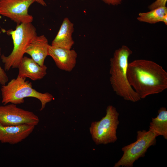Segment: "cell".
<instances>
[{"instance_id":"6","label":"cell","mask_w":167,"mask_h":167,"mask_svg":"<svg viewBox=\"0 0 167 167\" xmlns=\"http://www.w3.org/2000/svg\"><path fill=\"white\" fill-rule=\"evenodd\" d=\"M157 136L154 132L150 130L138 131L136 141L122 148L123 155L114 167H133L136 161L144 156L148 148L155 145Z\"/></svg>"},{"instance_id":"13","label":"cell","mask_w":167,"mask_h":167,"mask_svg":"<svg viewBox=\"0 0 167 167\" xmlns=\"http://www.w3.org/2000/svg\"><path fill=\"white\" fill-rule=\"evenodd\" d=\"M74 24L68 18H65L51 45L65 49H71L74 44L72 38L74 31Z\"/></svg>"},{"instance_id":"3","label":"cell","mask_w":167,"mask_h":167,"mask_svg":"<svg viewBox=\"0 0 167 167\" xmlns=\"http://www.w3.org/2000/svg\"><path fill=\"white\" fill-rule=\"evenodd\" d=\"M2 102L4 105L9 103L20 104L24 102V99L32 97L39 100L41 103L40 111L43 110L46 104L54 99L53 95L49 92L42 93L32 88V84L26 79L17 76L12 79L6 84L2 86L1 89Z\"/></svg>"},{"instance_id":"2","label":"cell","mask_w":167,"mask_h":167,"mask_svg":"<svg viewBox=\"0 0 167 167\" xmlns=\"http://www.w3.org/2000/svg\"><path fill=\"white\" fill-rule=\"evenodd\" d=\"M132 53L125 45L115 51L110 61V82L117 95L125 100L136 102L141 99L129 84L127 75L128 59Z\"/></svg>"},{"instance_id":"15","label":"cell","mask_w":167,"mask_h":167,"mask_svg":"<svg viewBox=\"0 0 167 167\" xmlns=\"http://www.w3.org/2000/svg\"><path fill=\"white\" fill-rule=\"evenodd\" d=\"M155 118H152L149 130L154 132L157 135H162L167 139V110L165 107L161 108Z\"/></svg>"},{"instance_id":"9","label":"cell","mask_w":167,"mask_h":167,"mask_svg":"<svg viewBox=\"0 0 167 167\" xmlns=\"http://www.w3.org/2000/svg\"><path fill=\"white\" fill-rule=\"evenodd\" d=\"M35 126L26 124L4 126L0 123V142L11 144H17L28 137Z\"/></svg>"},{"instance_id":"17","label":"cell","mask_w":167,"mask_h":167,"mask_svg":"<svg viewBox=\"0 0 167 167\" xmlns=\"http://www.w3.org/2000/svg\"><path fill=\"white\" fill-rule=\"evenodd\" d=\"M1 56V49L0 48V57ZM8 78L4 70L0 66V84L2 85L6 84L8 81Z\"/></svg>"},{"instance_id":"5","label":"cell","mask_w":167,"mask_h":167,"mask_svg":"<svg viewBox=\"0 0 167 167\" xmlns=\"http://www.w3.org/2000/svg\"><path fill=\"white\" fill-rule=\"evenodd\" d=\"M119 116L116 108L109 105L106 108V114L104 117L99 121L92 122L89 131L96 144H106L117 141Z\"/></svg>"},{"instance_id":"1","label":"cell","mask_w":167,"mask_h":167,"mask_svg":"<svg viewBox=\"0 0 167 167\" xmlns=\"http://www.w3.org/2000/svg\"><path fill=\"white\" fill-rule=\"evenodd\" d=\"M127 75L129 84L141 99L161 92L167 88V72L153 61H132L128 63Z\"/></svg>"},{"instance_id":"19","label":"cell","mask_w":167,"mask_h":167,"mask_svg":"<svg viewBox=\"0 0 167 167\" xmlns=\"http://www.w3.org/2000/svg\"><path fill=\"white\" fill-rule=\"evenodd\" d=\"M36 2L43 6H46V4L44 0H36Z\"/></svg>"},{"instance_id":"14","label":"cell","mask_w":167,"mask_h":167,"mask_svg":"<svg viewBox=\"0 0 167 167\" xmlns=\"http://www.w3.org/2000/svg\"><path fill=\"white\" fill-rule=\"evenodd\" d=\"M137 19L139 22L150 24H155L160 22L167 24V7H159L146 12L139 13Z\"/></svg>"},{"instance_id":"16","label":"cell","mask_w":167,"mask_h":167,"mask_svg":"<svg viewBox=\"0 0 167 167\" xmlns=\"http://www.w3.org/2000/svg\"><path fill=\"white\" fill-rule=\"evenodd\" d=\"M167 0H156L148 6L150 10H153L156 8L166 6Z\"/></svg>"},{"instance_id":"11","label":"cell","mask_w":167,"mask_h":167,"mask_svg":"<svg viewBox=\"0 0 167 167\" xmlns=\"http://www.w3.org/2000/svg\"><path fill=\"white\" fill-rule=\"evenodd\" d=\"M18 68V76L29 78L32 80H40L47 74V67L39 65L32 58L24 56Z\"/></svg>"},{"instance_id":"7","label":"cell","mask_w":167,"mask_h":167,"mask_svg":"<svg viewBox=\"0 0 167 167\" xmlns=\"http://www.w3.org/2000/svg\"><path fill=\"white\" fill-rule=\"evenodd\" d=\"M4 105H0V123L2 125L38 124L39 118L33 112L19 108L13 104Z\"/></svg>"},{"instance_id":"10","label":"cell","mask_w":167,"mask_h":167,"mask_svg":"<svg viewBox=\"0 0 167 167\" xmlns=\"http://www.w3.org/2000/svg\"><path fill=\"white\" fill-rule=\"evenodd\" d=\"M49 56L51 57L59 69L70 72L76 64L77 54L74 49H68L49 45Z\"/></svg>"},{"instance_id":"18","label":"cell","mask_w":167,"mask_h":167,"mask_svg":"<svg viewBox=\"0 0 167 167\" xmlns=\"http://www.w3.org/2000/svg\"><path fill=\"white\" fill-rule=\"evenodd\" d=\"M105 3L109 5L116 6L121 4L123 0H101Z\"/></svg>"},{"instance_id":"12","label":"cell","mask_w":167,"mask_h":167,"mask_svg":"<svg viewBox=\"0 0 167 167\" xmlns=\"http://www.w3.org/2000/svg\"><path fill=\"white\" fill-rule=\"evenodd\" d=\"M49 45L48 39L44 35H37L28 46L25 52L39 65L43 66L45 58L49 56Z\"/></svg>"},{"instance_id":"20","label":"cell","mask_w":167,"mask_h":167,"mask_svg":"<svg viewBox=\"0 0 167 167\" xmlns=\"http://www.w3.org/2000/svg\"></svg>"},{"instance_id":"4","label":"cell","mask_w":167,"mask_h":167,"mask_svg":"<svg viewBox=\"0 0 167 167\" xmlns=\"http://www.w3.org/2000/svg\"><path fill=\"white\" fill-rule=\"evenodd\" d=\"M7 33L11 36L14 47L8 56L4 54L1 59L4 64V69L8 71L11 68H18L24 57L26 49L37 36L36 29L31 23L17 24L15 30H11Z\"/></svg>"},{"instance_id":"8","label":"cell","mask_w":167,"mask_h":167,"mask_svg":"<svg viewBox=\"0 0 167 167\" xmlns=\"http://www.w3.org/2000/svg\"><path fill=\"white\" fill-rule=\"evenodd\" d=\"M35 2L36 0H0V15L17 24L32 23L33 17L28 14V9Z\"/></svg>"}]
</instances>
